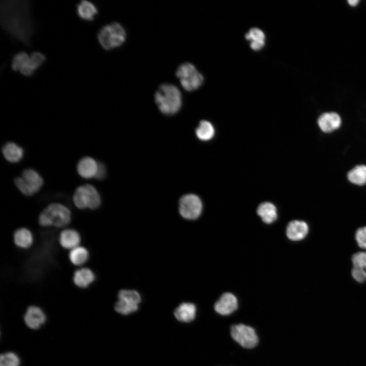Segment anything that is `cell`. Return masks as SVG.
<instances>
[{
  "label": "cell",
  "mask_w": 366,
  "mask_h": 366,
  "mask_svg": "<svg viewBox=\"0 0 366 366\" xmlns=\"http://www.w3.org/2000/svg\"><path fill=\"white\" fill-rule=\"evenodd\" d=\"M15 184L24 195L32 196L38 192L43 184L42 177L32 169L24 170L21 177L15 179Z\"/></svg>",
  "instance_id": "52a82bcc"
},
{
  "label": "cell",
  "mask_w": 366,
  "mask_h": 366,
  "mask_svg": "<svg viewBox=\"0 0 366 366\" xmlns=\"http://www.w3.org/2000/svg\"><path fill=\"white\" fill-rule=\"evenodd\" d=\"M238 307L236 297L233 294H223L214 306L215 311L222 315H228L235 311Z\"/></svg>",
  "instance_id": "8fae6325"
},
{
  "label": "cell",
  "mask_w": 366,
  "mask_h": 366,
  "mask_svg": "<svg viewBox=\"0 0 366 366\" xmlns=\"http://www.w3.org/2000/svg\"><path fill=\"white\" fill-rule=\"evenodd\" d=\"M176 75L179 79L182 87L187 91L198 88L203 83V76L192 64L185 63L180 65Z\"/></svg>",
  "instance_id": "8992f818"
},
{
  "label": "cell",
  "mask_w": 366,
  "mask_h": 366,
  "mask_svg": "<svg viewBox=\"0 0 366 366\" xmlns=\"http://www.w3.org/2000/svg\"><path fill=\"white\" fill-rule=\"evenodd\" d=\"M2 152L5 158L11 163L19 162L23 156V149L16 143L12 142L5 144L2 148Z\"/></svg>",
  "instance_id": "ffe728a7"
},
{
  "label": "cell",
  "mask_w": 366,
  "mask_h": 366,
  "mask_svg": "<svg viewBox=\"0 0 366 366\" xmlns=\"http://www.w3.org/2000/svg\"><path fill=\"white\" fill-rule=\"evenodd\" d=\"M106 174V167L103 163H98V170L95 177L97 179H103L105 178Z\"/></svg>",
  "instance_id": "d6a6232c"
},
{
  "label": "cell",
  "mask_w": 366,
  "mask_h": 366,
  "mask_svg": "<svg viewBox=\"0 0 366 366\" xmlns=\"http://www.w3.org/2000/svg\"><path fill=\"white\" fill-rule=\"evenodd\" d=\"M45 60L46 57L44 54L39 51H35L29 55L27 65L35 71L43 64Z\"/></svg>",
  "instance_id": "f1b7e54d"
},
{
  "label": "cell",
  "mask_w": 366,
  "mask_h": 366,
  "mask_svg": "<svg viewBox=\"0 0 366 366\" xmlns=\"http://www.w3.org/2000/svg\"><path fill=\"white\" fill-rule=\"evenodd\" d=\"M348 180L352 184L363 186L366 184V166L359 165L351 169L347 174Z\"/></svg>",
  "instance_id": "cb8c5ba5"
},
{
  "label": "cell",
  "mask_w": 366,
  "mask_h": 366,
  "mask_svg": "<svg viewBox=\"0 0 366 366\" xmlns=\"http://www.w3.org/2000/svg\"><path fill=\"white\" fill-rule=\"evenodd\" d=\"M71 217V212L66 206L58 203H53L41 212L39 223L43 227H64L70 223Z\"/></svg>",
  "instance_id": "3957f363"
},
{
  "label": "cell",
  "mask_w": 366,
  "mask_h": 366,
  "mask_svg": "<svg viewBox=\"0 0 366 366\" xmlns=\"http://www.w3.org/2000/svg\"><path fill=\"white\" fill-rule=\"evenodd\" d=\"M141 301L139 293L134 290L123 289L118 293V300L114 306L115 310L122 315H128L138 309Z\"/></svg>",
  "instance_id": "ba28073f"
},
{
  "label": "cell",
  "mask_w": 366,
  "mask_h": 366,
  "mask_svg": "<svg viewBox=\"0 0 366 366\" xmlns=\"http://www.w3.org/2000/svg\"><path fill=\"white\" fill-rule=\"evenodd\" d=\"M73 200L75 205L81 209H95L99 207L101 203L98 191L90 184L78 187L74 193Z\"/></svg>",
  "instance_id": "5b68a950"
},
{
  "label": "cell",
  "mask_w": 366,
  "mask_h": 366,
  "mask_svg": "<svg viewBox=\"0 0 366 366\" xmlns=\"http://www.w3.org/2000/svg\"><path fill=\"white\" fill-rule=\"evenodd\" d=\"M342 123L340 116L336 112H328L321 114L318 119V125L322 131L330 133L339 129Z\"/></svg>",
  "instance_id": "7c38bea8"
},
{
  "label": "cell",
  "mask_w": 366,
  "mask_h": 366,
  "mask_svg": "<svg viewBox=\"0 0 366 366\" xmlns=\"http://www.w3.org/2000/svg\"><path fill=\"white\" fill-rule=\"evenodd\" d=\"M355 240L358 246L366 249V226L358 228L355 234Z\"/></svg>",
  "instance_id": "4dcf8cb0"
},
{
  "label": "cell",
  "mask_w": 366,
  "mask_h": 366,
  "mask_svg": "<svg viewBox=\"0 0 366 366\" xmlns=\"http://www.w3.org/2000/svg\"><path fill=\"white\" fill-rule=\"evenodd\" d=\"M1 17L3 27L10 36L30 46L34 26L28 1H1Z\"/></svg>",
  "instance_id": "6da1fadb"
},
{
  "label": "cell",
  "mask_w": 366,
  "mask_h": 366,
  "mask_svg": "<svg viewBox=\"0 0 366 366\" xmlns=\"http://www.w3.org/2000/svg\"><path fill=\"white\" fill-rule=\"evenodd\" d=\"M98 168V163L93 158L85 157L81 159L77 164V172L84 178L95 177Z\"/></svg>",
  "instance_id": "9a60e30c"
},
{
  "label": "cell",
  "mask_w": 366,
  "mask_h": 366,
  "mask_svg": "<svg viewBox=\"0 0 366 366\" xmlns=\"http://www.w3.org/2000/svg\"><path fill=\"white\" fill-rule=\"evenodd\" d=\"M89 253L87 249L81 246H78L71 250L69 258L71 263L76 266L82 265L88 260Z\"/></svg>",
  "instance_id": "d4e9b609"
},
{
  "label": "cell",
  "mask_w": 366,
  "mask_h": 366,
  "mask_svg": "<svg viewBox=\"0 0 366 366\" xmlns=\"http://www.w3.org/2000/svg\"><path fill=\"white\" fill-rule=\"evenodd\" d=\"M196 308L194 304L183 302L175 309L174 315L176 319L183 322H190L195 318Z\"/></svg>",
  "instance_id": "ac0fdd59"
},
{
  "label": "cell",
  "mask_w": 366,
  "mask_h": 366,
  "mask_svg": "<svg viewBox=\"0 0 366 366\" xmlns=\"http://www.w3.org/2000/svg\"><path fill=\"white\" fill-rule=\"evenodd\" d=\"M230 333L233 339L245 348H253L258 343V338L253 328L243 324L231 326Z\"/></svg>",
  "instance_id": "30bf717a"
},
{
  "label": "cell",
  "mask_w": 366,
  "mask_h": 366,
  "mask_svg": "<svg viewBox=\"0 0 366 366\" xmlns=\"http://www.w3.org/2000/svg\"><path fill=\"white\" fill-rule=\"evenodd\" d=\"M309 232V226L303 221L294 220L290 222L286 229V234L288 238L297 241L303 239Z\"/></svg>",
  "instance_id": "5bb4252c"
},
{
  "label": "cell",
  "mask_w": 366,
  "mask_h": 366,
  "mask_svg": "<svg viewBox=\"0 0 366 366\" xmlns=\"http://www.w3.org/2000/svg\"><path fill=\"white\" fill-rule=\"evenodd\" d=\"M126 33L118 22H112L103 26L98 32L97 38L102 47L110 50L121 46L125 41Z\"/></svg>",
  "instance_id": "277c9868"
},
{
  "label": "cell",
  "mask_w": 366,
  "mask_h": 366,
  "mask_svg": "<svg viewBox=\"0 0 366 366\" xmlns=\"http://www.w3.org/2000/svg\"><path fill=\"white\" fill-rule=\"evenodd\" d=\"M202 203L196 195L188 194L182 196L179 201V212L184 219L193 220L197 219L202 211Z\"/></svg>",
  "instance_id": "9c48e42d"
},
{
  "label": "cell",
  "mask_w": 366,
  "mask_h": 366,
  "mask_svg": "<svg viewBox=\"0 0 366 366\" xmlns=\"http://www.w3.org/2000/svg\"><path fill=\"white\" fill-rule=\"evenodd\" d=\"M29 55L24 52L21 51L17 53L13 57L11 63V68L14 71H20V70L28 62Z\"/></svg>",
  "instance_id": "4316f807"
},
{
  "label": "cell",
  "mask_w": 366,
  "mask_h": 366,
  "mask_svg": "<svg viewBox=\"0 0 366 366\" xmlns=\"http://www.w3.org/2000/svg\"><path fill=\"white\" fill-rule=\"evenodd\" d=\"M353 267H359L366 270V252H359L352 257Z\"/></svg>",
  "instance_id": "f546056e"
},
{
  "label": "cell",
  "mask_w": 366,
  "mask_h": 366,
  "mask_svg": "<svg viewBox=\"0 0 366 366\" xmlns=\"http://www.w3.org/2000/svg\"><path fill=\"white\" fill-rule=\"evenodd\" d=\"M24 320L28 327L37 329L45 323L46 316L41 309L35 306H31L27 309Z\"/></svg>",
  "instance_id": "4fadbf2b"
},
{
  "label": "cell",
  "mask_w": 366,
  "mask_h": 366,
  "mask_svg": "<svg viewBox=\"0 0 366 366\" xmlns=\"http://www.w3.org/2000/svg\"><path fill=\"white\" fill-rule=\"evenodd\" d=\"M348 2L349 5L352 6H354L358 3L359 1L357 0H349L348 1Z\"/></svg>",
  "instance_id": "836d02e7"
},
{
  "label": "cell",
  "mask_w": 366,
  "mask_h": 366,
  "mask_svg": "<svg viewBox=\"0 0 366 366\" xmlns=\"http://www.w3.org/2000/svg\"><path fill=\"white\" fill-rule=\"evenodd\" d=\"M97 6L92 2L83 0L76 5V13L82 20L86 21H93L98 14Z\"/></svg>",
  "instance_id": "2e32d148"
},
{
  "label": "cell",
  "mask_w": 366,
  "mask_h": 366,
  "mask_svg": "<svg viewBox=\"0 0 366 366\" xmlns=\"http://www.w3.org/2000/svg\"><path fill=\"white\" fill-rule=\"evenodd\" d=\"M351 275L357 282L363 283L366 281V270L362 268L353 267L351 270Z\"/></svg>",
  "instance_id": "1f68e13d"
},
{
  "label": "cell",
  "mask_w": 366,
  "mask_h": 366,
  "mask_svg": "<svg viewBox=\"0 0 366 366\" xmlns=\"http://www.w3.org/2000/svg\"><path fill=\"white\" fill-rule=\"evenodd\" d=\"M155 101L163 113L172 115L177 112L181 106V93L174 85L163 84L156 93Z\"/></svg>",
  "instance_id": "7a4b0ae2"
},
{
  "label": "cell",
  "mask_w": 366,
  "mask_h": 366,
  "mask_svg": "<svg viewBox=\"0 0 366 366\" xmlns=\"http://www.w3.org/2000/svg\"><path fill=\"white\" fill-rule=\"evenodd\" d=\"M95 275L88 268H81L76 270L73 275V282L78 287L85 288L95 280Z\"/></svg>",
  "instance_id": "d6986e66"
},
{
  "label": "cell",
  "mask_w": 366,
  "mask_h": 366,
  "mask_svg": "<svg viewBox=\"0 0 366 366\" xmlns=\"http://www.w3.org/2000/svg\"><path fill=\"white\" fill-rule=\"evenodd\" d=\"M14 242L19 248L26 249L30 247L33 242V236L27 228H20L17 229L13 235Z\"/></svg>",
  "instance_id": "7402d4cb"
},
{
  "label": "cell",
  "mask_w": 366,
  "mask_h": 366,
  "mask_svg": "<svg viewBox=\"0 0 366 366\" xmlns=\"http://www.w3.org/2000/svg\"><path fill=\"white\" fill-rule=\"evenodd\" d=\"M246 38L250 41V46L254 50H259L263 47L265 44V35L262 30L258 28H252L246 35Z\"/></svg>",
  "instance_id": "603a6c76"
},
{
  "label": "cell",
  "mask_w": 366,
  "mask_h": 366,
  "mask_svg": "<svg viewBox=\"0 0 366 366\" xmlns=\"http://www.w3.org/2000/svg\"><path fill=\"white\" fill-rule=\"evenodd\" d=\"M197 137L201 140L207 141L215 135V129L212 124L207 120H202L196 130Z\"/></svg>",
  "instance_id": "484cf974"
},
{
  "label": "cell",
  "mask_w": 366,
  "mask_h": 366,
  "mask_svg": "<svg viewBox=\"0 0 366 366\" xmlns=\"http://www.w3.org/2000/svg\"><path fill=\"white\" fill-rule=\"evenodd\" d=\"M80 240V234L76 230L73 229L63 230L59 236L60 245L66 249L72 250L79 246Z\"/></svg>",
  "instance_id": "e0dca14e"
},
{
  "label": "cell",
  "mask_w": 366,
  "mask_h": 366,
  "mask_svg": "<svg viewBox=\"0 0 366 366\" xmlns=\"http://www.w3.org/2000/svg\"><path fill=\"white\" fill-rule=\"evenodd\" d=\"M20 360L17 354L9 352L1 354L0 366H19Z\"/></svg>",
  "instance_id": "83f0119b"
},
{
  "label": "cell",
  "mask_w": 366,
  "mask_h": 366,
  "mask_svg": "<svg viewBox=\"0 0 366 366\" xmlns=\"http://www.w3.org/2000/svg\"><path fill=\"white\" fill-rule=\"evenodd\" d=\"M257 212L263 222L267 224L272 223L277 218L276 207L270 202L261 203L257 208Z\"/></svg>",
  "instance_id": "44dd1931"
}]
</instances>
